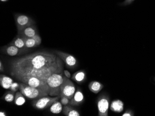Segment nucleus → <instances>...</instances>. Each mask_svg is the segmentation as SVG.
Masks as SVG:
<instances>
[{
	"mask_svg": "<svg viewBox=\"0 0 155 116\" xmlns=\"http://www.w3.org/2000/svg\"><path fill=\"white\" fill-rule=\"evenodd\" d=\"M10 74L13 77H33L47 83L54 74L64 72L63 60L57 55L37 52L15 59L10 64Z\"/></svg>",
	"mask_w": 155,
	"mask_h": 116,
	"instance_id": "f257e3e1",
	"label": "nucleus"
},
{
	"mask_svg": "<svg viewBox=\"0 0 155 116\" xmlns=\"http://www.w3.org/2000/svg\"><path fill=\"white\" fill-rule=\"evenodd\" d=\"M124 105V103L121 100L119 99L114 100L110 105V110L116 113H120L123 111Z\"/></svg>",
	"mask_w": 155,
	"mask_h": 116,
	"instance_id": "2eb2a0df",
	"label": "nucleus"
},
{
	"mask_svg": "<svg viewBox=\"0 0 155 116\" xmlns=\"http://www.w3.org/2000/svg\"><path fill=\"white\" fill-rule=\"evenodd\" d=\"M16 79L32 87L37 88L48 95L50 93V88L47 83L37 78L33 77H23L17 78Z\"/></svg>",
	"mask_w": 155,
	"mask_h": 116,
	"instance_id": "7ed1b4c3",
	"label": "nucleus"
},
{
	"mask_svg": "<svg viewBox=\"0 0 155 116\" xmlns=\"http://www.w3.org/2000/svg\"><path fill=\"white\" fill-rule=\"evenodd\" d=\"M70 99L64 96H61V102L62 105H66L69 104Z\"/></svg>",
	"mask_w": 155,
	"mask_h": 116,
	"instance_id": "5701e85b",
	"label": "nucleus"
},
{
	"mask_svg": "<svg viewBox=\"0 0 155 116\" xmlns=\"http://www.w3.org/2000/svg\"><path fill=\"white\" fill-rule=\"evenodd\" d=\"M17 32L19 35L28 38H33L38 33L36 27L34 25L27 27L26 28Z\"/></svg>",
	"mask_w": 155,
	"mask_h": 116,
	"instance_id": "9d476101",
	"label": "nucleus"
},
{
	"mask_svg": "<svg viewBox=\"0 0 155 116\" xmlns=\"http://www.w3.org/2000/svg\"><path fill=\"white\" fill-rule=\"evenodd\" d=\"M0 71H1V72H2L4 71V67H3L1 60L0 61Z\"/></svg>",
	"mask_w": 155,
	"mask_h": 116,
	"instance_id": "c85d7f7f",
	"label": "nucleus"
},
{
	"mask_svg": "<svg viewBox=\"0 0 155 116\" xmlns=\"http://www.w3.org/2000/svg\"><path fill=\"white\" fill-rule=\"evenodd\" d=\"M62 104L59 101H56L50 107V111L54 114H59L62 111Z\"/></svg>",
	"mask_w": 155,
	"mask_h": 116,
	"instance_id": "6ab92c4d",
	"label": "nucleus"
},
{
	"mask_svg": "<svg viewBox=\"0 0 155 116\" xmlns=\"http://www.w3.org/2000/svg\"><path fill=\"white\" fill-rule=\"evenodd\" d=\"M13 83L14 81L11 78L7 77L4 74H1L0 85L2 88L6 89H9Z\"/></svg>",
	"mask_w": 155,
	"mask_h": 116,
	"instance_id": "4468645a",
	"label": "nucleus"
},
{
	"mask_svg": "<svg viewBox=\"0 0 155 116\" xmlns=\"http://www.w3.org/2000/svg\"><path fill=\"white\" fill-rule=\"evenodd\" d=\"M0 116H7V114L4 111H1L0 112Z\"/></svg>",
	"mask_w": 155,
	"mask_h": 116,
	"instance_id": "c756f323",
	"label": "nucleus"
},
{
	"mask_svg": "<svg viewBox=\"0 0 155 116\" xmlns=\"http://www.w3.org/2000/svg\"><path fill=\"white\" fill-rule=\"evenodd\" d=\"M61 96H64L71 99L75 93V86L69 78L63 76V81L61 85Z\"/></svg>",
	"mask_w": 155,
	"mask_h": 116,
	"instance_id": "423d86ee",
	"label": "nucleus"
},
{
	"mask_svg": "<svg viewBox=\"0 0 155 116\" xmlns=\"http://www.w3.org/2000/svg\"><path fill=\"white\" fill-rule=\"evenodd\" d=\"M19 90L25 97L30 99L40 98L49 95L37 88H34L23 83H20Z\"/></svg>",
	"mask_w": 155,
	"mask_h": 116,
	"instance_id": "20e7f679",
	"label": "nucleus"
},
{
	"mask_svg": "<svg viewBox=\"0 0 155 116\" xmlns=\"http://www.w3.org/2000/svg\"><path fill=\"white\" fill-rule=\"evenodd\" d=\"M72 79L74 81L79 84H81L83 83L87 78L86 73L84 71L81 70L78 71L76 72L72 76Z\"/></svg>",
	"mask_w": 155,
	"mask_h": 116,
	"instance_id": "dca6fc26",
	"label": "nucleus"
},
{
	"mask_svg": "<svg viewBox=\"0 0 155 116\" xmlns=\"http://www.w3.org/2000/svg\"><path fill=\"white\" fill-rule=\"evenodd\" d=\"M110 99L107 95L102 94L98 97L97 101L98 116H108Z\"/></svg>",
	"mask_w": 155,
	"mask_h": 116,
	"instance_id": "6e6552de",
	"label": "nucleus"
},
{
	"mask_svg": "<svg viewBox=\"0 0 155 116\" xmlns=\"http://www.w3.org/2000/svg\"><path fill=\"white\" fill-rule=\"evenodd\" d=\"M55 53L58 55L66 64L67 67L74 68L77 64V61L72 55L60 51H55Z\"/></svg>",
	"mask_w": 155,
	"mask_h": 116,
	"instance_id": "1a4fd4ad",
	"label": "nucleus"
},
{
	"mask_svg": "<svg viewBox=\"0 0 155 116\" xmlns=\"http://www.w3.org/2000/svg\"><path fill=\"white\" fill-rule=\"evenodd\" d=\"M33 38L35 41V42L37 43V45H38V46H39L41 45V38L40 37L39 34L37 33Z\"/></svg>",
	"mask_w": 155,
	"mask_h": 116,
	"instance_id": "393cba45",
	"label": "nucleus"
},
{
	"mask_svg": "<svg viewBox=\"0 0 155 116\" xmlns=\"http://www.w3.org/2000/svg\"><path fill=\"white\" fill-rule=\"evenodd\" d=\"M25 96L21 92H16L15 98V103L16 105L21 106L25 104L26 102Z\"/></svg>",
	"mask_w": 155,
	"mask_h": 116,
	"instance_id": "aec40b11",
	"label": "nucleus"
},
{
	"mask_svg": "<svg viewBox=\"0 0 155 116\" xmlns=\"http://www.w3.org/2000/svg\"><path fill=\"white\" fill-rule=\"evenodd\" d=\"M62 112L66 116H80L79 111L74 109L72 105H64L63 108Z\"/></svg>",
	"mask_w": 155,
	"mask_h": 116,
	"instance_id": "a211bd4d",
	"label": "nucleus"
},
{
	"mask_svg": "<svg viewBox=\"0 0 155 116\" xmlns=\"http://www.w3.org/2000/svg\"><path fill=\"white\" fill-rule=\"evenodd\" d=\"M135 0H124L123 2L120 3L119 5L122 6H128L131 4Z\"/></svg>",
	"mask_w": 155,
	"mask_h": 116,
	"instance_id": "a878e982",
	"label": "nucleus"
},
{
	"mask_svg": "<svg viewBox=\"0 0 155 116\" xmlns=\"http://www.w3.org/2000/svg\"><path fill=\"white\" fill-rule=\"evenodd\" d=\"M103 87L104 85L101 83L96 80L91 81L88 85V88L90 91L95 94L100 92Z\"/></svg>",
	"mask_w": 155,
	"mask_h": 116,
	"instance_id": "f3484780",
	"label": "nucleus"
},
{
	"mask_svg": "<svg viewBox=\"0 0 155 116\" xmlns=\"http://www.w3.org/2000/svg\"><path fill=\"white\" fill-rule=\"evenodd\" d=\"M15 92L10 91L6 92L4 96L3 99L5 101L8 102H12L14 101L15 98Z\"/></svg>",
	"mask_w": 155,
	"mask_h": 116,
	"instance_id": "4be33fe9",
	"label": "nucleus"
},
{
	"mask_svg": "<svg viewBox=\"0 0 155 116\" xmlns=\"http://www.w3.org/2000/svg\"><path fill=\"white\" fill-rule=\"evenodd\" d=\"M122 116H134V113H133V112H132L131 111L129 110H128L126 111H125V112H124V113L122 115Z\"/></svg>",
	"mask_w": 155,
	"mask_h": 116,
	"instance_id": "bb28decb",
	"label": "nucleus"
},
{
	"mask_svg": "<svg viewBox=\"0 0 155 116\" xmlns=\"http://www.w3.org/2000/svg\"><path fill=\"white\" fill-rule=\"evenodd\" d=\"M8 45H13L15 46L16 47L18 48L20 50H22L24 52H27L28 50L25 46V41H24V37L21 35H16L11 43Z\"/></svg>",
	"mask_w": 155,
	"mask_h": 116,
	"instance_id": "ddd939ff",
	"label": "nucleus"
},
{
	"mask_svg": "<svg viewBox=\"0 0 155 116\" xmlns=\"http://www.w3.org/2000/svg\"><path fill=\"white\" fill-rule=\"evenodd\" d=\"M20 88V84L17 83H13V84L11 86L9 89L11 90L12 91L15 92L17 91L18 90H19Z\"/></svg>",
	"mask_w": 155,
	"mask_h": 116,
	"instance_id": "b1692460",
	"label": "nucleus"
},
{
	"mask_svg": "<svg viewBox=\"0 0 155 116\" xmlns=\"http://www.w3.org/2000/svg\"><path fill=\"white\" fill-rule=\"evenodd\" d=\"M0 1H1V2H7L9 0H0Z\"/></svg>",
	"mask_w": 155,
	"mask_h": 116,
	"instance_id": "7c9ffc66",
	"label": "nucleus"
},
{
	"mask_svg": "<svg viewBox=\"0 0 155 116\" xmlns=\"http://www.w3.org/2000/svg\"><path fill=\"white\" fill-rule=\"evenodd\" d=\"M24 39L25 41V46L27 49H30V48L38 46L37 43L33 38H28L24 37Z\"/></svg>",
	"mask_w": 155,
	"mask_h": 116,
	"instance_id": "412c9836",
	"label": "nucleus"
},
{
	"mask_svg": "<svg viewBox=\"0 0 155 116\" xmlns=\"http://www.w3.org/2000/svg\"><path fill=\"white\" fill-rule=\"evenodd\" d=\"M84 100L82 92L78 89L76 92L74 97L70 99L69 105L72 106H79L83 103Z\"/></svg>",
	"mask_w": 155,
	"mask_h": 116,
	"instance_id": "f8f14e48",
	"label": "nucleus"
},
{
	"mask_svg": "<svg viewBox=\"0 0 155 116\" xmlns=\"http://www.w3.org/2000/svg\"><path fill=\"white\" fill-rule=\"evenodd\" d=\"M2 50L4 53L11 57L17 56L25 52L24 51L20 50L18 48L13 45H8L4 46L2 47Z\"/></svg>",
	"mask_w": 155,
	"mask_h": 116,
	"instance_id": "9b49d317",
	"label": "nucleus"
},
{
	"mask_svg": "<svg viewBox=\"0 0 155 116\" xmlns=\"http://www.w3.org/2000/svg\"><path fill=\"white\" fill-rule=\"evenodd\" d=\"M61 99V95L57 96L51 97L46 96L34 100L32 103L33 107L39 110H43L51 106L54 103L58 101Z\"/></svg>",
	"mask_w": 155,
	"mask_h": 116,
	"instance_id": "39448f33",
	"label": "nucleus"
},
{
	"mask_svg": "<svg viewBox=\"0 0 155 116\" xmlns=\"http://www.w3.org/2000/svg\"><path fill=\"white\" fill-rule=\"evenodd\" d=\"M14 17L17 27V31H20L27 27L35 24V22L33 19L25 14L17 13L15 14Z\"/></svg>",
	"mask_w": 155,
	"mask_h": 116,
	"instance_id": "0eeeda50",
	"label": "nucleus"
},
{
	"mask_svg": "<svg viewBox=\"0 0 155 116\" xmlns=\"http://www.w3.org/2000/svg\"><path fill=\"white\" fill-rule=\"evenodd\" d=\"M64 74H65V76H66L68 78H71V74L67 70H65L64 71Z\"/></svg>",
	"mask_w": 155,
	"mask_h": 116,
	"instance_id": "cd10ccee",
	"label": "nucleus"
},
{
	"mask_svg": "<svg viewBox=\"0 0 155 116\" xmlns=\"http://www.w3.org/2000/svg\"><path fill=\"white\" fill-rule=\"evenodd\" d=\"M63 73L54 74L48 78L47 83L50 88L49 95L50 96H57L61 94L60 87L63 81Z\"/></svg>",
	"mask_w": 155,
	"mask_h": 116,
	"instance_id": "f03ea898",
	"label": "nucleus"
}]
</instances>
